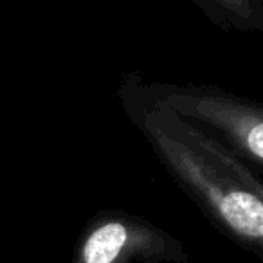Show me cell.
<instances>
[{"label": "cell", "instance_id": "3", "mask_svg": "<svg viewBox=\"0 0 263 263\" xmlns=\"http://www.w3.org/2000/svg\"><path fill=\"white\" fill-rule=\"evenodd\" d=\"M180 240L148 220L126 213H99L74 249L72 263H187Z\"/></svg>", "mask_w": 263, "mask_h": 263}, {"label": "cell", "instance_id": "2", "mask_svg": "<svg viewBox=\"0 0 263 263\" xmlns=\"http://www.w3.org/2000/svg\"><path fill=\"white\" fill-rule=\"evenodd\" d=\"M150 92L162 106L179 117L220 134L218 143L241 161L249 159L256 164V170L261 168L263 114L258 103L238 99L209 87H159ZM211 132L205 134L209 136Z\"/></svg>", "mask_w": 263, "mask_h": 263}, {"label": "cell", "instance_id": "4", "mask_svg": "<svg viewBox=\"0 0 263 263\" xmlns=\"http://www.w3.org/2000/svg\"><path fill=\"white\" fill-rule=\"evenodd\" d=\"M218 26L251 31L261 29V0H195Z\"/></svg>", "mask_w": 263, "mask_h": 263}, {"label": "cell", "instance_id": "1", "mask_svg": "<svg viewBox=\"0 0 263 263\" xmlns=\"http://www.w3.org/2000/svg\"><path fill=\"white\" fill-rule=\"evenodd\" d=\"M123 103L175 182L229 238L263 256V187L229 148L148 94L130 88Z\"/></svg>", "mask_w": 263, "mask_h": 263}]
</instances>
